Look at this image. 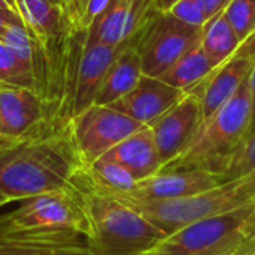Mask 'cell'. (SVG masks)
Segmentation results:
<instances>
[{
    "instance_id": "cell-38",
    "label": "cell",
    "mask_w": 255,
    "mask_h": 255,
    "mask_svg": "<svg viewBox=\"0 0 255 255\" xmlns=\"http://www.w3.org/2000/svg\"><path fill=\"white\" fill-rule=\"evenodd\" d=\"M49 1H52V3H55V4H58V6H61V7L66 6V0H49ZM64 10H66V9H64Z\"/></svg>"
},
{
    "instance_id": "cell-8",
    "label": "cell",
    "mask_w": 255,
    "mask_h": 255,
    "mask_svg": "<svg viewBox=\"0 0 255 255\" xmlns=\"http://www.w3.org/2000/svg\"><path fill=\"white\" fill-rule=\"evenodd\" d=\"M145 127L109 108L93 105L70 121V136L81 163L88 167L121 140Z\"/></svg>"
},
{
    "instance_id": "cell-34",
    "label": "cell",
    "mask_w": 255,
    "mask_h": 255,
    "mask_svg": "<svg viewBox=\"0 0 255 255\" xmlns=\"http://www.w3.org/2000/svg\"><path fill=\"white\" fill-rule=\"evenodd\" d=\"M248 85H250V93H251V103H253V123H251V130L250 133H253L255 130V64L248 76Z\"/></svg>"
},
{
    "instance_id": "cell-39",
    "label": "cell",
    "mask_w": 255,
    "mask_h": 255,
    "mask_svg": "<svg viewBox=\"0 0 255 255\" xmlns=\"http://www.w3.org/2000/svg\"><path fill=\"white\" fill-rule=\"evenodd\" d=\"M7 1V4L10 6V7H13L15 10H16V4H15V0H6Z\"/></svg>"
},
{
    "instance_id": "cell-28",
    "label": "cell",
    "mask_w": 255,
    "mask_h": 255,
    "mask_svg": "<svg viewBox=\"0 0 255 255\" xmlns=\"http://www.w3.org/2000/svg\"><path fill=\"white\" fill-rule=\"evenodd\" d=\"M1 42L22 64L31 67V42L24 24H7L1 36Z\"/></svg>"
},
{
    "instance_id": "cell-12",
    "label": "cell",
    "mask_w": 255,
    "mask_h": 255,
    "mask_svg": "<svg viewBox=\"0 0 255 255\" xmlns=\"http://www.w3.org/2000/svg\"><path fill=\"white\" fill-rule=\"evenodd\" d=\"M0 255H88V250L75 232L16 229L0 220Z\"/></svg>"
},
{
    "instance_id": "cell-29",
    "label": "cell",
    "mask_w": 255,
    "mask_h": 255,
    "mask_svg": "<svg viewBox=\"0 0 255 255\" xmlns=\"http://www.w3.org/2000/svg\"><path fill=\"white\" fill-rule=\"evenodd\" d=\"M169 12L191 25H205L209 21L205 12L203 0H178Z\"/></svg>"
},
{
    "instance_id": "cell-36",
    "label": "cell",
    "mask_w": 255,
    "mask_h": 255,
    "mask_svg": "<svg viewBox=\"0 0 255 255\" xmlns=\"http://www.w3.org/2000/svg\"><path fill=\"white\" fill-rule=\"evenodd\" d=\"M7 203H10V199L0 190V208H3V206L7 205Z\"/></svg>"
},
{
    "instance_id": "cell-24",
    "label": "cell",
    "mask_w": 255,
    "mask_h": 255,
    "mask_svg": "<svg viewBox=\"0 0 255 255\" xmlns=\"http://www.w3.org/2000/svg\"><path fill=\"white\" fill-rule=\"evenodd\" d=\"M34 88L31 67L22 64L13 52L0 40V90Z\"/></svg>"
},
{
    "instance_id": "cell-5",
    "label": "cell",
    "mask_w": 255,
    "mask_h": 255,
    "mask_svg": "<svg viewBox=\"0 0 255 255\" xmlns=\"http://www.w3.org/2000/svg\"><path fill=\"white\" fill-rule=\"evenodd\" d=\"M251 123L253 103L247 79L235 96L199 127L187 148L161 170L203 169L220 175L229 157L250 134Z\"/></svg>"
},
{
    "instance_id": "cell-2",
    "label": "cell",
    "mask_w": 255,
    "mask_h": 255,
    "mask_svg": "<svg viewBox=\"0 0 255 255\" xmlns=\"http://www.w3.org/2000/svg\"><path fill=\"white\" fill-rule=\"evenodd\" d=\"M88 30L66 16L61 27L45 40H31L34 91L43 106L42 124L67 128L75 117L76 88Z\"/></svg>"
},
{
    "instance_id": "cell-40",
    "label": "cell",
    "mask_w": 255,
    "mask_h": 255,
    "mask_svg": "<svg viewBox=\"0 0 255 255\" xmlns=\"http://www.w3.org/2000/svg\"><path fill=\"white\" fill-rule=\"evenodd\" d=\"M6 140H10V139H4V137H1V136H0V145H1V143H4Z\"/></svg>"
},
{
    "instance_id": "cell-10",
    "label": "cell",
    "mask_w": 255,
    "mask_h": 255,
    "mask_svg": "<svg viewBox=\"0 0 255 255\" xmlns=\"http://www.w3.org/2000/svg\"><path fill=\"white\" fill-rule=\"evenodd\" d=\"M254 64L255 33H253L202 82L187 90L196 93L202 100V124L206 123L224 103L235 96V93L248 79Z\"/></svg>"
},
{
    "instance_id": "cell-9",
    "label": "cell",
    "mask_w": 255,
    "mask_h": 255,
    "mask_svg": "<svg viewBox=\"0 0 255 255\" xmlns=\"http://www.w3.org/2000/svg\"><path fill=\"white\" fill-rule=\"evenodd\" d=\"M255 221V200L232 212L193 223L163 238L142 255H191L202 253Z\"/></svg>"
},
{
    "instance_id": "cell-22",
    "label": "cell",
    "mask_w": 255,
    "mask_h": 255,
    "mask_svg": "<svg viewBox=\"0 0 255 255\" xmlns=\"http://www.w3.org/2000/svg\"><path fill=\"white\" fill-rule=\"evenodd\" d=\"M241 43L242 40L227 21L224 12L211 18L203 25V37L200 46L215 66L226 61L241 46Z\"/></svg>"
},
{
    "instance_id": "cell-11",
    "label": "cell",
    "mask_w": 255,
    "mask_h": 255,
    "mask_svg": "<svg viewBox=\"0 0 255 255\" xmlns=\"http://www.w3.org/2000/svg\"><path fill=\"white\" fill-rule=\"evenodd\" d=\"M200 124L202 100L193 91H185L181 100L149 124L163 167L187 148Z\"/></svg>"
},
{
    "instance_id": "cell-27",
    "label": "cell",
    "mask_w": 255,
    "mask_h": 255,
    "mask_svg": "<svg viewBox=\"0 0 255 255\" xmlns=\"http://www.w3.org/2000/svg\"><path fill=\"white\" fill-rule=\"evenodd\" d=\"M224 15L242 42L255 33V0H232Z\"/></svg>"
},
{
    "instance_id": "cell-30",
    "label": "cell",
    "mask_w": 255,
    "mask_h": 255,
    "mask_svg": "<svg viewBox=\"0 0 255 255\" xmlns=\"http://www.w3.org/2000/svg\"><path fill=\"white\" fill-rule=\"evenodd\" d=\"M108 1L109 0H88L87 9H85V12L82 15V19L79 22V27L88 30L91 27V24L94 22V19L103 12V9L106 7Z\"/></svg>"
},
{
    "instance_id": "cell-4",
    "label": "cell",
    "mask_w": 255,
    "mask_h": 255,
    "mask_svg": "<svg viewBox=\"0 0 255 255\" xmlns=\"http://www.w3.org/2000/svg\"><path fill=\"white\" fill-rule=\"evenodd\" d=\"M109 194L142 215L167 236L193 223L236 211L254 202L255 170L242 178L223 182L211 190L172 200L142 199L128 193Z\"/></svg>"
},
{
    "instance_id": "cell-37",
    "label": "cell",
    "mask_w": 255,
    "mask_h": 255,
    "mask_svg": "<svg viewBox=\"0 0 255 255\" xmlns=\"http://www.w3.org/2000/svg\"><path fill=\"white\" fill-rule=\"evenodd\" d=\"M6 9H13V7H10L6 0H0V10H6Z\"/></svg>"
},
{
    "instance_id": "cell-32",
    "label": "cell",
    "mask_w": 255,
    "mask_h": 255,
    "mask_svg": "<svg viewBox=\"0 0 255 255\" xmlns=\"http://www.w3.org/2000/svg\"><path fill=\"white\" fill-rule=\"evenodd\" d=\"M7 24H24L18 10H15V9L0 10V40H1V36H3Z\"/></svg>"
},
{
    "instance_id": "cell-7",
    "label": "cell",
    "mask_w": 255,
    "mask_h": 255,
    "mask_svg": "<svg viewBox=\"0 0 255 255\" xmlns=\"http://www.w3.org/2000/svg\"><path fill=\"white\" fill-rule=\"evenodd\" d=\"M21 202L13 212L0 215L4 224L28 230H69L84 238L88 233V217L73 184Z\"/></svg>"
},
{
    "instance_id": "cell-42",
    "label": "cell",
    "mask_w": 255,
    "mask_h": 255,
    "mask_svg": "<svg viewBox=\"0 0 255 255\" xmlns=\"http://www.w3.org/2000/svg\"><path fill=\"white\" fill-rule=\"evenodd\" d=\"M251 255H255V254H251Z\"/></svg>"
},
{
    "instance_id": "cell-14",
    "label": "cell",
    "mask_w": 255,
    "mask_h": 255,
    "mask_svg": "<svg viewBox=\"0 0 255 255\" xmlns=\"http://www.w3.org/2000/svg\"><path fill=\"white\" fill-rule=\"evenodd\" d=\"M223 184L220 175L203 169L160 170L151 178L139 181L134 191L136 197L151 200H172L211 190Z\"/></svg>"
},
{
    "instance_id": "cell-33",
    "label": "cell",
    "mask_w": 255,
    "mask_h": 255,
    "mask_svg": "<svg viewBox=\"0 0 255 255\" xmlns=\"http://www.w3.org/2000/svg\"><path fill=\"white\" fill-rule=\"evenodd\" d=\"M232 3V0H203L205 4V12L208 15V18H214L218 13L224 12L226 7Z\"/></svg>"
},
{
    "instance_id": "cell-23",
    "label": "cell",
    "mask_w": 255,
    "mask_h": 255,
    "mask_svg": "<svg viewBox=\"0 0 255 255\" xmlns=\"http://www.w3.org/2000/svg\"><path fill=\"white\" fill-rule=\"evenodd\" d=\"M87 170L94 184L108 193H131L137 185L136 178L124 166L108 158H99L91 166H88Z\"/></svg>"
},
{
    "instance_id": "cell-17",
    "label": "cell",
    "mask_w": 255,
    "mask_h": 255,
    "mask_svg": "<svg viewBox=\"0 0 255 255\" xmlns=\"http://www.w3.org/2000/svg\"><path fill=\"white\" fill-rule=\"evenodd\" d=\"M127 42L117 46H109V45L85 46L84 57L81 61V69H79V78H78L75 117L94 105L96 97L108 75V70L111 69V66L114 64L123 48L127 45Z\"/></svg>"
},
{
    "instance_id": "cell-20",
    "label": "cell",
    "mask_w": 255,
    "mask_h": 255,
    "mask_svg": "<svg viewBox=\"0 0 255 255\" xmlns=\"http://www.w3.org/2000/svg\"><path fill=\"white\" fill-rule=\"evenodd\" d=\"M15 4L31 40L48 39L67 16L64 7L49 0H15Z\"/></svg>"
},
{
    "instance_id": "cell-41",
    "label": "cell",
    "mask_w": 255,
    "mask_h": 255,
    "mask_svg": "<svg viewBox=\"0 0 255 255\" xmlns=\"http://www.w3.org/2000/svg\"><path fill=\"white\" fill-rule=\"evenodd\" d=\"M253 254H255V251H254V253H253Z\"/></svg>"
},
{
    "instance_id": "cell-21",
    "label": "cell",
    "mask_w": 255,
    "mask_h": 255,
    "mask_svg": "<svg viewBox=\"0 0 255 255\" xmlns=\"http://www.w3.org/2000/svg\"><path fill=\"white\" fill-rule=\"evenodd\" d=\"M215 67L217 66L209 60L203 48L199 45L184 54L175 64H172L164 73H161L158 79L175 88L187 91L202 82Z\"/></svg>"
},
{
    "instance_id": "cell-6",
    "label": "cell",
    "mask_w": 255,
    "mask_h": 255,
    "mask_svg": "<svg viewBox=\"0 0 255 255\" xmlns=\"http://www.w3.org/2000/svg\"><path fill=\"white\" fill-rule=\"evenodd\" d=\"M203 25L187 24L170 12L151 9L139 31L130 39L139 54L142 73L158 78L184 54L202 43Z\"/></svg>"
},
{
    "instance_id": "cell-16",
    "label": "cell",
    "mask_w": 255,
    "mask_h": 255,
    "mask_svg": "<svg viewBox=\"0 0 255 255\" xmlns=\"http://www.w3.org/2000/svg\"><path fill=\"white\" fill-rule=\"evenodd\" d=\"M102 158H108L124 166L137 182L154 176L163 169V161L149 126L142 127L121 140Z\"/></svg>"
},
{
    "instance_id": "cell-25",
    "label": "cell",
    "mask_w": 255,
    "mask_h": 255,
    "mask_svg": "<svg viewBox=\"0 0 255 255\" xmlns=\"http://www.w3.org/2000/svg\"><path fill=\"white\" fill-rule=\"evenodd\" d=\"M255 170V130L250 133L239 148L229 157L220 172L221 182L242 178Z\"/></svg>"
},
{
    "instance_id": "cell-19",
    "label": "cell",
    "mask_w": 255,
    "mask_h": 255,
    "mask_svg": "<svg viewBox=\"0 0 255 255\" xmlns=\"http://www.w3.org/2000/svg\"><path fill=\"white\" fill-rule=\"evenodd\" d=\"M130 0H109L103 12L94 19L87 33V46H117L127 42Z\"/></svg>"
},
{
    "instance_id": "cell-35",
    "label": "cell",
    "mask_w": 255,
    "mask_h": 255,
    "mask_svg": "<svg viewBox=\"0 0 255 255\" xmlns=\"http://www.w3.org/2000/svg\"><path fill=\"white\" fill-rule=\"evenodd\" d=\"M178 0H154V4L152 7L155 10H160V12H169L170 7L176 3Z\"/></svg>"
},
{
    "instance_id": "cell-26",
    "label": "cell",
    "mask_w": 255,
    "mask_h": 255,
    "mask_svg": "<svg viewBox=\"0 0 255 255\" xmlns=\"http://www.w3.org/2000/svg\"><path fill=\"white\" fill-rule=\"evenodd\" d=\"M255 251V221L232 233L217 245L191 255H251Z\"/></svg>"
},
{
    "instance_id": "cell-31",
    "label": "cell",
    "mask_w": 255,
    "mask_h": 255,
    "mask_svg": "<svg viewBox=\"0 0 255 255\" xmlns=\"http://www.w3.org/2000/svg\"><path fill=\"white\" fill-rule=\"evenodd\" d=\"M87 4H88V0H66V6H64L66 15L73 25L79 27V22L87 9Z\"/></svg>"
},
{
    "instance_id": "cell-15",
    "label": "cell",
    "mask_w": 255,
    "mask_h": 255,
    "mask_svg": "<svg viewBox=\"0 0 255 255\" xmlns=\"http://www.w3.org/2000/svg\"><path fill=\"white\" fill-rule=\"evenodd\" d=\"M43 120V106L31 88L0 90V136L19 139Z\"/></svg>"
},
{
    "instance_id": "cell-3",
    "label": "cell",
    "mask_w": 255,
    "mask_h": 255,
    "mask_svg": "<svg viewBox=\"0 0 255 255\" xmlns=\"http://www.w3.org/2000/svg\"><path fill=\"white\" fill-rule=\"evenodd\" d=\"M88 217V255H142L166 235L94 184L85 166L72 179Z\"/></svg>"
},
{
    "instance_id": "cell-13",
    "label": "cell",
    "mask_w": 255,
    "mask_h": 255,
    "mask_svg": "<svg viewBox=\"0 0 255 255\" xmlns=\"http://www.w3.org/2000/svg\"><path fill=\"white\" fill-rule=\"evenodd\" d=\"M184 94V90L175 88L158 78L142 75L136 87L117 102L111 103L109 108L139 121L143 126H149L178 100H181Z\"/></svg>"
},
{
    "instance_id": "cell-18",
    "label": "cell",
    "mask_w": 255,
    "mask_h": 255,
    "mask_svg": "<svg viewBox=\"0 0 255 255\" xmlns=\"http://www.w3.org/2000/svg\"><path fill=\"white\" fill-rule=\"evenodd\" d=\"M143 73L139 54L134 49L131 40H128L108 70L94 105L109 106L111 103L117 102L136 87Z\"/></svg>"
},
{
    "instance_id": "cell-1",
    "label": "cell",
    "mask_w": 255,
    "mask_h": 255,
    "mask_svg": "<svg viewBox=\"0 0 255 255\" xmlns=\"http://www.w3.org/2000/svg\"><path fill=\"white\" fill-rule=\"evenodd\" d=\"M84 164L67 128L42 121L25 136L0 145V190L10 202L69 188Z\"/></svg>"
}]
</instances>
